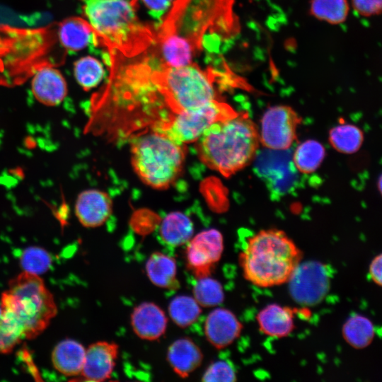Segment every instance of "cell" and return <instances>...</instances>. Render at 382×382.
I'll use <instances>...</instances> for the list:
<instances>
[{
  "mask_svg": "<svg viewBox=\"0 0 382 382\" xmlns=\"http://www.w3.org/2000/svg\"><path fill=\"white\" fill-rule=\"evenodd\" d=\"M236 0H175L156 29L153 52L163 63H192L204 50L218 51L241 32Z\"/></svg>",
  "mask_w": 382,
  "mask_h": 382,
  "instance_id": "1",
  "label": "cell"
},
{
  "mask_svg": "<svg viewBox=\"0 0 382 382\" xmlns=\"http://www.w3.org/2000/svg\"><path fill=\"white\" fill-rule=\"evenodd\" d=\"M81 1L96 45L106 48L108 56L133 57L155 44L156 29L138 18L137 0Z\"/></svg>",
  "mask_w": 382,
  "mask_h": 382,
  "instance_id": "2",
  "label": "cell"
},
{
  "mask_svg": "<svg viewBox=\"0 0 382 382\" xmlns=\"http://www.w3.org/2000/svg\"><path fill=\"white\" fill-rule=\"evenodd\" d=\"M196 141L200 160L226 178L249 165L260 143L256 125L243 112L214 123Z\"/></svg>",
  "mask_w": 382,
  "mask_h": 382,
  "instance_id": "3",
  "label": "cell"
},
{
  "mask_svg": "<svg viewBox=\"0 0 382 382\" xmlns=\"http://www.w3.org/2000/svg\"><path fill=\"white\" fill-rule=\"evenodd\" d=\"M301 259L300 249L283 231L270 228L248 240L239 262L248 282L267 288L287 283Z\"/></svg>",
  "mask_w": 382,
  "mask_h": 382,
  "instance_id": "4",
  "label": "cell"
},
{
  "mask_svg": "<svg viewBox=\"0 0 382 382\" xmlns=\"http://www.w3.org/2000/svg\"><path fill=\"white\" fill-rule=\"evenodd\" d=\"M1 306L21 324L27 340L40 335L57 313L54 296L42 279L24 271L10 280Z\"/></svg>",
  "mask_w": 382,
  "mask_h": 382,
  "instance_id": "5",
  "label": "cell"
},
{
  "mask_svg": "<svg viewBox=\"0 0 382 382\" xmlns=\"http://www.w3.org/2000/svg\"><path fill=\"white\" fill-rule=\"evenodd\" d=\"M183 144L156 129L137 137L132 144V163L147 185L163 189L179 175L184 161Z\"/></svg>",
  "mask_w": 382,
  "mask_h": 382,
  "instance_id": "6",
  "label": "cell"
},
{
  "mask_svg": "<svg viewBox=\"0 0 382 382\" xmlns=\"http://www.w3.org/2000/svg\"><path fill=\"white\" fill-rule=\"evenodd\" d=\"M229 104L216 99L198 107L173 112L158 130L184 144L196 141L214 123L236 115Z\"/></svg>",
  "mask_w": 382,
  "mask_h": 382,
  "instance_id": "7",
  "label": "cell"
},
{
  "mask_svg": "<svg viewBox=\"0 0 382 382\" xmlns=\"http://www.w3.org/2000/svg\"><path fill=\"white\" fill-rule=\"evenodd\" d=\"M301 117L290 106L274 105L266 110L261 119L260 142L268 149L286 150L296 140Z\"/></svg>",
  "mask_w": 382,
  "mask_h": 382,
  "instance_id": "8",
  "label": "cell"
},
{
  "mask_svg": "<svg viewBox=\"0 0 382 382\" xmlns=\"http://www.w3.org/2000/svg\"><path fill=\"white\" fill-rule=\"evenodd\" d=\"M287 283L295 301L313 306L320 302L328 292L330 275L325 265L308 261L299 265Z\"/></svg>",
  "mask_w": 382,
  "mask_h": 382,
  "instance_id": "9",
  "label": "cell"
},
{
  "mask_svg": "<svg viewBox=\"0 0 382 382\" xmlns=\"http://www.w3.org/2000/svg\"><path fill=\"white\" fill-rule=\"evenodd\" d=\"M223 251L221 233L214 228L202 231L188 242L187 267L197 279L209 277L220 260Z\"/></svg>",
  "mask_w": 382,
  "mask_h": 382,
  "instance_id": "10",
  "label": "cell"
},
{
  "mask_svg": "<svg viewBox=\"0 0 382 382\" xmlns=\"http://www.w3.org/2000/svg\"><path fill=\"white\" fill-rule=\"evenodd\" d=\"M115 342L99 341L86 349L81 376L84 381L100 382L111 377L118 356Z\"/></svg>",
  "mask_w": 382,
  "mask_h": 382,
  "instance_id": "11",
  "label": "cell"
},
{
  "mask_svg": "<svg viewBox=\"0 0 382 382\" xmlns=\"http://www.w3.org/2000/svg\"><path fill=\"white\" fill-rule=\"evenodd\" d=\"M243 325L230 310L216 308L207 316L204 334L208 342L216 349L232 344L241 335Z\"/></svg>",
  "mask_w": 382,
  "mask_h": 382,
  "instance_id": "12",
  "label": "cell"
},
{
  "mask_svg": "<svg viewBox=\"0 0 382 382\" xmlns=\"http://www.w3.org/2000/svg\"><path fill=\"white\" fill-rule=\"evenodd\" d=\"M31 90L40 103L54 106L59 105L67 94V85L61 72L53 65H45L33 74Z\"/></svg>",
  "mask_w": 382,
  "mask_h": 382,
  "instance_id": "13",
  "label": "cell"
},
{
  "mask_svg": "<svg viewBox=\"0 0 382 382\" xmlns=\"http://www.w3.org/2000/svg\"><path fill=\"white\" fill-rule=\"evenodd\" d=\"M75 212L83 226L97 227L103 224L110 216L112 201L108 194L101 190H84L77 197Z\"/></svg>",
  "mask_w": 382,
  "mask_h": 382,
  "instance_id": "14",
  "label": "cell"
},
{
  "mask_svg": "<svg viewBox=\"0 0 382 382\" xmlns=\"http://www.w3.org/2000/svg\"><path fill=\"white\" fill-rule=\"evenodd\" d=\"M167 317L156 303L144 302L136 306L131 314V325L134 333L146 340H156L166 332Z\"/></svg>",
  "mask_w": 382,
  "mask_h": 382,
  "instance_id": "15",
  "label": "cell"
},
{
  "mask_svg": "<svg viewBox=\"0 0 382 382\" xmlns=\"http://www.w3.org/2000/svg\"><path fill=\"white\" fill-rule=\"evenodd\" d=\"M200 348L189 337L174 341L167 351V360L174 372L181 378L187 377L202 364Z\"/></svg>",
  "mask_w": 382,
  "mask_h": 382,
  "instance_id": "16",
  "label": "cell"
},
{
  "mask_svg": "<svg viewBox=\"0 0 382 382\" xmlns=\"http://www.w3.org/2000/svg\"><path fill=\"white\" fill-rule=\"evenodd\" d=\"M260 330L265 335L276 338L288 336L294 328V313L287 306L271 303L257 315Z\"/></svg>",
  "mask_w": 382,
  "mask_h": 382,
  "instance_id": "17",
  "label": "cell"
},
{
  "mask_svg": "<svg viewBox=\"0 0 382 382\" xmlns=\"http://www.w3.org/2000/svg\"><path fill=\"white\" fill-rule=\"evenodd\" d=\"M57 35L62 47L70 51L81 50L91 43L96 46L93 28L80 17H69L61 21Z\"/></svg>",
  "mask_w": 382,
  "mask_h": 382,
  "instance_id": "18",
  "label": "cell"
},
{
  "mask_svg": "<svg viewBox=\"0 0 382 382\" xmlns=\"http://www.w3.org/2000/svg\"><path fill=\"white\" fill-rule=\"evenodd\" d=\"M86 354V349L79 342L66 339L59 342L52 352L54 368L65 376L81 374Z\"/></svg>",
  "mask_w": 382,
  "mask_h": 382,
  "instance_id": "19",
  "label": "cell"
},
{
  "mask_svg": "<svg viewBox=\"0 0 382 382\" xmlns=\"http://www.w3.org/2000/svg\"><path fill=\"white\" fill-rule=\"evenodd\" d=\"M146 271L149 280L156 286L170 290L180 286L176 261L166 254L153 253L146 263Z\"/></svg>",
  "mask_w": 382,
  "mask_h": 382,
  "instance_id": "20",
  "label": "cell"
},
{
  "mask_svg": "<svg viewBox=\"0 0 382 382\" xmlns=\"http://www.w3.org/2000/svg\"><path fill=\"white\" fill-rule=\"evenodd\" d=\"M159 234L162 241L170 246L184 245L192 237V221L183 212H170L161 221Z\"/></svg>",
  "mask_w": 382,
  "mask_h": 382,
  "instance_id": "21",
  "label": "cell"
},
{
  "mask_svg": "<svg viewBox=\"0 0 382 382\" xmlns=\"http://www.w3.org/2000/svg\"><path fill=\"white\" fill-rule=\"evenodd\" d=\"M342 334L345 342L352 347L364 349L372 342L375 328L369 318L361 314H354L344 323Z\"/></svg>",
  "mask_w": 382,
  "mask_h": 382,
  "instance_id": "22",
  "label": "cell"
},
{
  "mask_svg": "<svg viewBox=\"0 0 382 382\" xmlns=\"http://www.w3.org/2000/svg\"><path fill=\"white\" fill-rule=\"evenodd\" d=\"M325 154V148L320 142L308 139L296 147L293 156V162L299 172L309 174L320 166Z\"/></svg>",
  "mask_w": 382,
  "mask_h": 382,
  "instance_id": "23",
  "label": "cell"
},
{
  "mask_svg": "<svg viewBox=\"0 0 382 382\" xmlns=\"http://www.w3.org/2000/svg\"><path fill=\"white\" fill-rule=\"evenodd\" d=\"M328 139L335 150L343 154H353L362 144L363 132L353 125L341 124L330 129Z\"/></svg>",
  "mask_w": 382,
  "mask_h": 382,
  "instance_id": "24",
  "label": "cell"
},
{
  "mask_svg": "<svg viewBox=\"0 0 382 382\" xmlns=\"http://www.w3.org/2000/svg\"><path fill=\"white\" fill-rule=\"evenodd\" d=\"M202 312L201 306L194 297L180 295L171 300L168 313L178 326L186 328L197 321Z\"/></svg>",
  "mask_w": 382,
  "mask_h": 382,
  "instance_id": "25",
  "label": "cell"
},
{
  "mask_svg": "<svg viewBox=\"0 0 382 382\" xmlns=\"http://www.w3.org/2000/svg\"><path fill=\"white\" fill-rule=\"evenodd\" d=\"M347 0H311L310 12L316 18L337 25L343 23L349 13Z\"/></svg>",
  "mask_w": 382,
  "mask_h": 382,
  "instance_id": "26",
  "label": "cell"
},
{
  "mask_svg": "<svg viewBox=\"0 0 382 382\" xmlns=\"http://www.w3.org/2000/svg\"><path fill=\"white\" fill-rule=\"evenodd\" d=\"M74 74L86 91L96 87L102 80L104 69L101 63L92 57H84L74 62Z\"/></svg>",
  "mask_w": 382,
  "mask_h": 382,
  "instance_id": "27",
  "label": "cell"
},
{
  "mask_svg": "<svg viewBox=\"0 0 382 382\" xmlns=\"http://www.w3.org/2000/svg\"><path fill=\"white\" fill-rule=\"evenodd\" d=\"M193 297L201 307H214L220 305L224 299L221 283L212 277L198 279L193 286Z\"/></svg>",
  "mask_w": 382,
  "mask_h": 382,
  "instance_id": "28",
  "label": "cell"
},
{
  "mask_svg": "<svg viewBox=\"0 0 382 382\" xmlns=\"http://www.w3.org/2000/svg\"><path fill=\"white\" fill-rule=\"evenodd\" d=\"M25 339L22 326L9 313L2 311L0 319V354H8Z\"/></svg>",
  "mask_w": 382,
  "mask_h": 382,
  "instance_id": "29",
  "label": "cell"
},
{
  "mask_svg": "<svg viewBox=\"0 0 382 382\" xmlns=\"http://www.w3.org/2000/svg\"><path fill=\"white\" fill-rule=\"evenodd\" d=\"M24 272L40 275L46 272L52 265V257L45 249L31 246L25 249L20 258Z\"/></svg>",
  "mask_w": 382,
  "mask_h": 382,
  "instance_id": "30",
  "label": "cell"
},
{
  "mask_svg": "<svg viewBox=\"0 0 382 382\" xmlns=\"http://www.w3.org/2000/svg\"><path fill=\"white\" fill-rule=\"evenodd\" d=\"M202 380L204 382H233L236 381V374L230 362L218 360L207 367Z\"/></svg>",
  "mask_w": 382,
  "mask_h": 382,
  "instance_id": "31",
  "label": "cell"
},
{
  "mask_svg": "<svg viewBox=\"0 0 382 382\" xmlns=\"http://www.w3.org/2000/svg\"><path fill=\"white\" fill-rule=\"evenodd\" d=\"M352 4L357 13L363 16L382 13V0H352Z\"/></svg>",
  "mask_w": 382,
  "mask_h": 382,
  "instance_id": "32",
  "label": "cell"
},
{
  "mask_svg": "<svg viewBox=\"0 0 382 382\" xmlns=\"http://www.w3.org/2000/svg\"><path fill=\"white\" fill-rule=\"evenodd\" d=\"M369 276L374 283L382 287V253L371 260L369 266Z\"/></svg>",
  "mask_w": 382,
  "mask_h": 382,
  "instance_id": "33",
  "label": "cell"
},
{
  "mask_svg": "<svg viewBox=\"0 0 382 382\" xmlns=\"http://www.w3.org/2000/svg\"><path fill=\"white\" fill-rule=\"evenodd\" d=\"M153 15L160 18L170 6L173 0H142Z\"/></svg>",
  "mask_w": 382,
  "mask_h": 382,
  "instance_id": "34",
  "label": "cell"
},
{
  "mask_svg": "<svg viewBox=\"0 0 382 382\" xmlns=\"http://www.w3.org/2000/svg\"><path fill=\"white\" fill-rule=\"evenodd\" d=\"M378 186L379 191L381 194L382 195V175L379 178Z\"/></svg>",
  "mask_w": 382,
  "mask_h": 382,
  "instance_id": "35",
  "label": "cell"
},
{
  "mask_svg": "<svg viewBox=\"0 0 382 382\" xmlns=\"http://www.w3.org/2000/svg\"><path fill=\"white\" fill-rule=\"evenodd\" d=\"M1 316H2V308H1V306L0 304V319L1 318Z\"/></svg>",
  "mask_w": 382,
  "mask_h": 382,
  "instance_id": "36",
  "label": "cell"
}]
</instances>
